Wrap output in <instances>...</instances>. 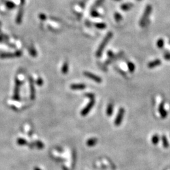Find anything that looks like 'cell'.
Here are the masks:
<instances>
[{"label":"cell","instance_id":"6da1fadb","mask_svg":"<svg viewBox=\"0 0 170 170\" xmlns=\"http://www.w3.org/2000/svg\"><path fill=\"white\" fill-rule=\"evenodd\" d=\"M112 37H113V33L111 32H108V33H107V35L105 36V38L103 39V40H102V42H101V44H100V45H99L98 48V50H97L96 52V56L97 57H101L104 49H105V47L106 46V45H107L108 43L109 42V41L111 40Z\"/></svg>","mask_w":170,"mask_h":170},{"label":"cell","instance_id":"7a4b0ae2","mask_svg":"<svg viewBox=\"0 0 170 170\" xmlns=\"http://www.w3.org/2000/svg\"><path fill=\"white\" fill-rule=\"evenodd\" d=\"M152 11V6L151 5H148L146 7V9H145L144 12V14L142 15V18H141V20L139 21V25L141 27H143L146 25V24L147 21L148 20V18H149V15H150Z\"/></svg>","mask_w":170,"mask_h":170},{"label":"cell","instance_id":"3957f363","mask_svg":"<svg viewBox=\"0 0 170 170\" xmlns=\"http://www.w3.org/2000/svg\"><path fill=\"white\" fill-rule=\"evenodd\" d=\"M124 113H125V110H124V108H120L119 109V111H118L117 116L116 117L115 120L114 124L115 126H119L121 124V123L122 122Z\"/></svg>","mask_w":170,"mask_h":170},{"label":"cell","instance_id":"277c9868","mask_svg":"<svg viewBox=\"0 0 170 170\" xmlns=\"http://www.w3.org/2000/svg\"><path fill=\"white\" fill-rule=\"evenodd\" d=\"M94 105V99H91V101H89V103H88V105L85 106V107L83 109L82 111L81 112V115L83 116V117L87 115H88V113L91 111V110L92 109V108L93 107Z\"/></svg>","mask_w":170,"mask_h":170},{"label":"cell","instance_id":"5b68a950","mask_svg":"<svg viewBox=\"0 0 170 170\" xmlns=\"http://www.w3.org/2000/svg\"><path fill=\"white\" fill-rule=\"evenodd\" d=\"M84 75H85L86 77L91 79V80L95 81V82L98 83H100L102 82V79H101V78L96 76V75H94L93 73H90V72H88V71L84 72Z\"/></svg>","mask_w":170,"mask_h":170},{"label":"cell","instance_id":"8992f818","mask_svg":"<svg viewBox=\"0 0 170 170\" xmlns=\"http://www.w3.org/2000/svg\"><path fill=\"white\" fill-rule=\"evenodd\" d=\"M86 86L83 83L81 84H73L71 86V88L73 90H83L86 88Z\"/></svg>","mask_w":170,"mask_h":170},{"label":"cell","instance_id":"52a82bcc","mask_svg":"<svg viewBox=\"0 0 170 170\" xmlns=\"http://www.w3.org/2000/svg\"><path fill=\"white\" fill-rule=\"evenodd\" d=\"M159 112H160V115H161V117L163 118H165L168 115V113L166 111V110L165 109L164 107V103H161L160 104V106H159Z\"/></svg>","mask_w":170,"mask_h":170},{"label":"cell","instance_id":"ba28073f","mask_svg":"<svg viewBox=\"0 0 170 170\" xmlns=\"http://www.w3.org/2000/svg\"><path fill=\"white\" fill-rule=\"evenodd\" d=\"M161 61L160 59H156V60H154V61H151V62H150V63H149V64H148V67L149 68H150V69H151V68H154L157 66H159L161 65Z\"/></svg>","mask_w":170,"mask_h":170},{"label":"cell","instance_id":"9c48e42d","mask_svg":"<svg viewBox=\"0 0 170 170\" xmlns=\"http://www.w3.org/2000/svg\"><path fill=\"white\" fill-rule=\"evenodd\" d=\"M97 142H98V140L96 138H91L87 141L86 144L88 147H93L96 144Z\"/></svg>","mask_w":170,"mask_h":170},{"label":"cell","instance_id":"30bf717a","mask_svg":"<svg viewBox=\"0 0 170 170\" xmlns=\"http://www.w3.org/2000/svg\"><path fill=\"white\" fill-rule=\"evenodd\" d=\"M133 4L132 3H124V4H122L120 6L121 9H122L123 11H128L129 9H131L133 7Z\"/></svg>","mask_w":170,"mask_h":170},{"label":"cell","instance_id":"8fae6325","mask_svg":"<svg viewBox=\"0 0 170 170\" xmlns=\"http://www.w3.org/2000/svg\"><path fill=\"white\" fill-rule=\"evenodd\" d=\"M113 106L112 105V104H109L107 106V108H106V115H107L108 117H110L112 116V113H113Z\"/></svg>","mask_w":170,"mask_h":170},{"label":"cell","instance_id":"7c38bea8","mask_svg":"<svg viewBox=\"0 0 170 170\" xmlns=\"http://www.w3.org/2000/svg\"><path fill=\"white\" fill-rule=\"evenodd\" d=\"M162 142H163V147L165 148H168L169 147V142L168 141L167 137L165 136H162Z\"/></svg>","mask_w":170,"mask_h":170},{"label":"cell","instance_id":"4fadbf2b","mask_svg":"<svg viewBox=\"0 0 170 170\" xmlns=\"http://www.w3.org/2000/svg\"><path fill=\"white\" fill-rule=\"evenodd\" d=\"M17 144L20 146H24L27 144V141L25 139H24L23 138H18L16 141Z\"/></svg>","mask_w":170,"mask_h":170},{"label":"cell","instance_id":"5bb4252c","mask_svg":"<svg viewBox=\"0 0 170 170\" xmlns=\"http://www.w3.org/2000/svg\"><path fill=\"white\" fill-rule=\"evenodd\" d=\"M95 27L98 29H104L106 27V25L104 23H98L95 24Z\"/></svg>","mask_w":170,"mask_h":170},{"label":"cell","instance_id":"9a60e30c","mask_svg":"<svg viewBox=\"0 0 170 170\" xmlns=\"http://www.w3.org/2000/svg\"><path fill=\"white\" fill-rule=\"evenodd\" d=\"M127 66H128V68H129V71H130V72L132 73V72L134 71L136 67H135V65L133 64L132 63H131V62H129V63H127Z\"/></svg>","mask_w":170,"mask_h":170},{"label":"cell","instance_id":"2e32d148","mask_svg":"<svg viewBox=\"0 0 170 170\" xmlns=\"http://www.w3.org/2000/svg\"><path fill=\"white\" fill-rule=\"evenodd\" d=\"M159 136H158V134H155L152 138V142H153L154 144H157L159 142Z\"/></svg>","mask_w":170,"mask_h":170},{"label":"cell","instance_id":"e0dca14e","mask_svg":"<svg viewBox=\"0 0 170 170\" xmlns=\"http://www.w3.org/2000/svg\"><path fill=\"white\" fill-rule=\"evenodd\" d=\"M157 46L158 48H163L164 46V40L163 39H160L157 41Z\"/></svg>","mask_w":170,"mask_h":170},{"label":"cell","instance_id":"ac0fdd59","mask_svg":"<svg viewBox=\"0 0 170 170\" xmlns=\"http://www.w3.org/2000/svg\"><path fill=\"white\" fill-rule=\"evenodd\" d=\"M35 144L36 146L39 149H42V148H44V144L41 142V141H35Z\"/></svg>","mask_w":170,"mask_h":170},{"label":"cell","instance_id":"d6986e66","mask_svg":"<svg viewBox=\"0 0 170 170\" xmlns=\"http://www.w3.org/2000/svg\"><path fill=\"white\" fill-rule=\"evenodd\" d=\"M114 17H115V20L117 21V22L121 21L122 19V15H121L120 13H115Z\"/></svg>","mask_w":170,"mask_h":170},{"label":"cell","instance_id":"ffe728a7","mask_svg":"<svg viewBox=\"0 0 170 170\" xmlns=\"http://www.w3.org/2000/svg\"><path fill=\"white\" fill-rule=\"evenodd\" d=\"M68 65L67 63H65V64H64V66H63V72L64 73H66L67 72H68Z\"/></svg>","mask_w":170,"mask_h":170},{"label":"cell","instance_id":"44dd1931","mask_svg":"<svg viewBox=\"0 0 170 170\" xmlns=\"http://www.w3.org/2000/svg\"><path fill=\"white\" fill-rule=\"evenodd\" d=\"M91 15L93 16H94V17H97V16H100V15H99L96 11H93L91 12Z\"/></svg>","mask_w":170,"mask_h":170},{"label":"cell","instance_id":"7402d4cb","mask_svg":"<svg viewBox=\"0 0 170 170\" xmlns=\"http://www.w3.org/2000/svg\"><path fill=\"white\" fill-rule=\"evenodd\" d=\"M164 57L166 60H168V61H170V54H166L164 56Z\"/></svg>","mask_w":170,"mask_h":170},{"label":"cell","instance_id":"603a6c76","mask_svg":"<svg viewBox=\"0 0 170 170\" xmlns=\"http://www.w3.org/2000/svg\"><path fill=\"white\" fill-rule=\"evenodd\" d=\"M34 170H42L40 168H38V167H35L34 168Z\"/></svg>","mask_w":170,"mask_h":170},{"label":"cell","instance_id":"cb8c5ba5","mask_svg":"<svg viewBox=\"0 0 170 170\" xmlns=\"http://www.w3.org/2000/svg\"><path fill=\"white\" fill-rule=\"evenodd\" d=\"M115 1H120V0H115Z\"/></svg>","mask_w":170,"mask_h":170},{"label":"cell","instance_id":"d4e9b609","mask_svg":"<svg viewBox=\"0 0 170 170\" xmlns=\"http://www.w3.org/2000/svg\"><path fill=\"white\" fill-rule=\"evenodd\" d=\"M138 1H141V0H138Z\"/></svg>","mask_w":170,"mask_h":170}]
</instances>
